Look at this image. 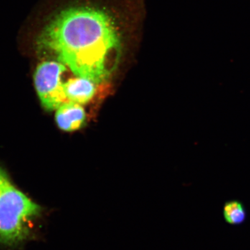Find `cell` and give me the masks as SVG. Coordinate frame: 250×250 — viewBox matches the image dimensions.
Returning <instances> with one entry per match:
<instances>
[{"instance_id": "cell-1", "label": "cell", "mask_w": 250, "mask_h": 250, "mask_svg": "<svg viewBox=\"0 0 250 250\" xmlns=\"http://www.w3.org/2000/svg\"><path fill=\"white\" fill-rule=\"evenodd\" d=\"M38 45L55 54L77 77L98 84L109 77L121 49L111 18L90 8L62 11L46 27Z\"/></svg>"}, {"instance_id": "cell-2", "label": "cell", "mask_w": 250, "mask_h": 250, "mask_svg": "<svg viewBox=\"0 0 250 250\" xmlns=\"http://www.w3.org/2000/svg\"><path fill=\"white\" fill-rule=\"evenodd\" d=\"M40 206L18 190L3 171L0 176V244L17 246L29 236Z\"/></svg>"}, {"instance_id": "cell-3", "label": "cell", "mask_w": 250, "mask_h": 250, "mask_svg": "<svg viewBox=\"0 0 250 250\" xmlns=\"http://www.w3.org/2000/svg\"><path fill=\"white\" fill-rule=\"evenodd\" d=\"M66 65L60 62L48 61L38 66L34 75L36 91L42 106L54 111L68 102L62 81V75L66 72Z\"/></svg>"}, {"instance_id": "cell-4", "label": "cell", "mask_w": 250, "mask_h": 250, "mask_svg": "<svg viewBox=\"0 0 250 250\" xmlns=\"http://www.w3.org/2000/svg\"><path fill=\"white\" fill-rule=\"evenodd\" d=\"M85 121V112L80 104L68 101L59 106L56 121L61 129L74 131L80 129Z\"/></svg>"}, {"instance_id": "cell-5", "label": "cell", "mask_w": 250, "mask_h": 250, "mask_svg": "<svg viewBox=\"0 0 250 250\" xmlns=\"http://www.w3.org/2000/svg\"><path fill=\"white\" fill-rule=\"evenodd\" d=\"M96 84L89 79L77 77L64 83V88L68 101L85 104L89 103L96 93Z\"/></svg>"}, {"instance_id": "cell-6", "label": "cell", "mask_w": 250, "mask_h": 250, "mask_svg": "<svg viewBox=\"0 0 250 250\" xmlns=\"http://www.w3.org/2000/svg\"><path fill=\"white\" fill-rule=\"evenodd\" d=\"M223 215L227 223L240 225L246 220V211L241 202L232 200L224 206Z\"/></svg>"}, {"instance_id": "cell-7", "label": "cell", "mask_w": 250, "mask_h": 250, "mask_svg": "<svg viewBox=\"0 0 250 250\" xmlns=\"http://www.w3.org/2000/svg\"><path fill=\"white\" fill-rule=\"evenodd\" d=\"M3 170H1V167H0V176H1V173H2Z\"/></svg>"}]
</instances>
